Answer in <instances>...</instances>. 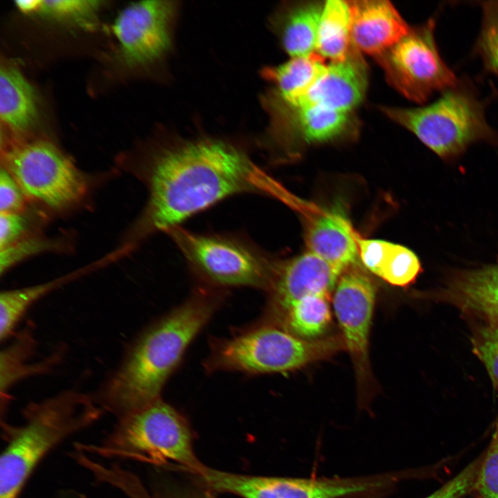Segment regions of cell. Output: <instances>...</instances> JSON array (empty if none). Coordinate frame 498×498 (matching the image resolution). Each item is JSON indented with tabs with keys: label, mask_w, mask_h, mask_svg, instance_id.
Listing matches in <instances>:
<instances>
[{
	"label": "cell",
	"mask_w": 498,
	"mask_h": 498,
	"mask_svg": "<svg viewBox=\"0 0 498 498\" xmlns=\"http://www.w3.org/2000/svg\"><path fill=\"white\" fill-rule=\"evenodd\" d=\"M272 180L242 150L216 139L182 142L161 152L149 175L145 232H167L233 194H271Z\"/></svg>",
	"instance_id": "1"
},
{
	"label": "cell",
	"mask_w": 498,
	"mask_h": 498,
	"mask_svg": "<svg viewBox=\"0 0 498 498\" xmlns=\"http://www.w3.org/2000/svg\"><path fill=\"white\" fill-rule=\"evenodd\" d=\"M216 305L214 296L199 291L145 331L103 387L102 409L120 418L160 399L165 382Z\"/></svg>",
	"instance_id": "2"
},
{
	"label": "cell",
	"mask_w": 498,
	"mask_h": 498,
	"mask_svg": "<svg viewBox=\"0 0 498 498\" xmlns=\"http://www.w3.org/2000/svg\"><path fill=\"white\" fill-rule=\"evenodd\" d=\"M89 395L67 390L23 410L20 425L5 423L0 459V498H17L43 458L55 447L98 421L104 411Z\"/></svg>",
	"instance_id": "3"
},
{
	"label": "cell",
	"mask_w": 498,
	"mask_h": 498,
	"mask_svg": "<svg viewBox=\"0 0 498 498\" xmlns=\"http://www.w3.org/2000/svg\"><path fill=\"white\" fill-rule=\"evenodd\" d=\"M380 110L445 160L458 157L477 142L498 145V133L488 123L481 102L459 84L428 105Z\"/></svg>",
	"instance_id": "4"
},
{
	"label": "cell",
	"mask_w": 498,
	"mask_h": 498,
	"mask_svg": "<svg viewBox=\"0 0 498 498\" xmlns=\"http://www.w3.org/2000/svg\"><path fill=\"white\" fill-rule=\"evenodd\" d=\"M345 349L342 335L304 340L268 323L217 342L208 366L248 374L286 372Z\"/></svg>",
	"instance_id": "5"
},
{
	"label": "cell",
	"mask_w": 498,
	"mask_h": 498,
	"mask_svg": "<svg viewBox=\"0 0 498 498\" xmlns=\"http://www.w3.org/2000/svg\"><path fill=\"white\" fill-rule=\"evenodd\" d=\"M92 449L109 457L155 463L173 461L196 472L203 466L194 454L187 421L160 398L119 418L109 435Z\"/></svg>",
	"instance_id": "6"
},
{
	"label": "cell",
	"mask_w": 498,
	"mask_h": 498,
	"mask_svg": "<svg viewBox=\"0 0 498 498\" xmlns=\"http://www.w3.org/2000/svg\"><path fill=\"white\" fill-rule=\"evenodd\" d=\"M1 160L26 199L62 209L77 203L86 193L81 172L50 142L16 144L4 151Z\"/></svg>",
	"instance_id": "7"
},
{
	"label": "cell",
	"mask_w": 498,
	"mask_h": 498,
	"mask_svg": "<svg viewBox=\"0 0 498 498\" xmlns=\"http://www.w3.org/2000/svg\"><path fill=\"white\" fill-rule=\"evenodd\" d=\"M167 232L192 267L212 283L270 287L277 267L248 244L231 238L191 232L178 226Z\"/></svg>",
	"instance_id": "8"
},
{
	"label": "cell",
	"mask_w": 498,
	"mask_h": 498,
	"mask_svg": "<svg viewBox=\"0 0 498 498\" xmlns=\"http://www.w3.org/2000/svg\"><path fill=\"white\" fill-rule=\"evenodd\" d=\"M433 19L411 28L396 44L374 57L388 83L409 100L425 102L436 92L459 82L442 59L434 37Z\"/></svg>",
	"instance_id": "9"
},
{
	"label": "cell",
	"mask_w": 498,
	"mask_h": 498,
	"mask_svg": "<svg viewBox=\"0 0 498 498\" xmlns=\"http://www.w3.org/2000/svg\"><path fill=\"white\" fill-rule=\"evenodd\" d=\"M197 473L210 489L242 498H338L381 489L394 481L392 474L301 479L239 474L205 466Z\"/></svg>",
	"instance_id": "10"
},
{
	"label": "cell",
	"mask_w": 498,
	"mask_h": 498,
	"mask_svg": "<svg viewBox=\"0 0 498 498\" xmlns=\"http://www.w3.org/2000/svg\"><path fill=\"white\" fill-rule=\"evenodd\" d=\"M376 288L358 269L344 271L333 297L335 316L346 349L351 358L359 403L366 405L376 391L369 353V334L375 306Z\"/></svg>",
	"instance_id": "11"
},
{
	"label": "cell",
	"mask_w": 498,
	"mask_h": 498,
	"mask_svg": "<svg viewBox=\"0 0 498 498\" xmlns=\"http://www.w3.org/2000/svg\"><path fill=\"white\" fill-rule=\"evenodd\" d=\"M176 8L171 1H141L120 12L112 30L128 63L145 64L165 55L171 46Z\"/></svg>",
	"instance_id": "12"
},
{
	"label": "cell",
	"mask_w": 498,
	"mask_h": 498,
	"mask_svg": "<svg viewBox=\"0 0 498 498\" xmlns=\"http://www.w3.org/2000/svg\"><path fill=\"white\" fill-rule=\"evenodd\" d=\"M274 134L279 140L317 144L354 133L357 122L352 112L308 104H291L270 93L266 100Z\"/></svg>",
	"instance_id": "13"
},
{
	"label": "cell",
	"mask_w": 498,
	"mask_h": 498,
	"mask_svg": "<svg viewBox=\"0 0 498 498\" xmlns=\"http://www.w3.org/2000/svg\"><path fill=\"white\" fill-rule=\"evenodd\" d=\"M342 273L309 251L277 266L268 289V323L275 324L294 302L306 295H329Z\"/></svg>",
	"instance_id": "14"
},
{
	"label": "cell",
	"mask_w": 498,
	"mask_h": 498,
	"mask_svg": "<svg viewBox=\"0 0 498 498\" xmlns=\"http://www.w3.org/2000/svg\"><path fill=\"white\" fill-rule=\"evenodd\" d=\"M423 295L452 305L474 320L498 321V260L477 268L450 271L437 288Z\"/></svg>",
	"instance_id": "15"
},
{
	"label": "cell",
	"mask_w": 498,
	"mask_h": 498,
	"mask_svg": "<svg viewBox=\"0 0 498 498\" xmlns=\"http://www.w3.org/2000/svg\"><path fill=\"white\" fill-rule=\"evenodd\" d=\"M368 80L367 63L362 53L352 43L344 59L327 64L309 90L289 103L308 104L338 111L352 112L363 100Z\"/></svg>",
	"instance_id": "16"
},
{
	"label": "cell",
	"mask_w": 498,
	"mask_h": 498,
	"mask_svg": "<svg viewBox=\"0 0 498 498\" xmlns=\"http://www.w3.org/2000/svg\"><path fill=\"white\" fill-rule=\"evenodd\" d=\"M348 2L351 42L362 53L377 57L400 41L411 28L389 1Z\"/></svg>",
	"instance_id": "17"
},
{
	"label": "cell",
	"mask_w": 498,
	"mask_h": 498,
	"mask_svg": "<svg viewBox=\"0 0 498 498\" xmlns=\"http://www.w3.org/2000/svg\"><path fill=\"white\" fill-rule=\"evenodd\" d=\"M306 242L309 252L343 273L356 262L358 255V239L351 226L337 210L321 214L310 223Z\"/></svg>",
	"instance_id": "18"
},
{
	"label": "cell",
	"mask_w": 498,
	"mask_h": 498,
	"mask_svg": "<svg viewBox=\"0 0 498 498\" xmlns=\"http://www.w3.org/2000/svg\"><path fill=\"white\" fill-rule=\"evenodd\" d=\"M324 3L301 1L283 6L271 23L284 50L290 57L315 53Z\"/></svg>",
	"instance_id": "19"
},
{
	"label": "cell",
	"mask_w": 498,
	"mask_h": 498,
	"mask_svg": "<svg viewBox=\"0 0 498 498\" xmlns=\"http://www.w3.org/2000/svg\"><path fill=\"white\" fill-rule=\"evenodd\" d=\"M37 116L34 90L17 69L1 66L0 71V117L10 129L24 131Z\"/></svg>",
	"instance_id": "20"
},
{
	"label": "cell",
	"mask_w": 498,
	"mask_h": 498,
	"mask_svg": "<svg viewBox=\"0 0 498 498\" xmlns=\"http://www.w3.org/2000/svg\"><path fill=\"white\" fill-rule=\"evenodd\" d=\"M325 59L315 52L307 56L290 57L288 62L266 67L263 76L275 86L272 93L291 102L304 95L324 71Z\"/></svg>",
	"instance_id": "21"
},
{
	"label": "cell",
	"mask_w": 498,
	"mask_h": 498,
	"mask_svg": "<svg viewBox=\"0 0 498 498\" xmlns=\"http://www.w3.org/2000/svg\"><path fill=\"white\" fill-rule=\"evenodd\" d=\"M351 24L348 1H326L319 24L315 52L331 62L344 59L352 45Z\"/></svg>",
	"instance_id": "22"
},
{
	"label": "cell",
	"mask_w": 498,
	"mask_h": 498,
	"mask_svg": "<svg viewBox=\"0 0 498 498\" xmlns=\"http://www.w3.org/2000/svg\"><path fill=\"white\" fill-rule=\"evenodd\" d=\"M331 322L329 295L312 294L294 302L273 325L304 340H316Z\"/></svg>",
	"instance_id": "23"
},
{
	"label": "cell",
	"mask_w": 498,
	"mask_h": 498,
	"mask_svg": "<svg viewBox=\"0 0 498 498\" xmlns=\"http://www.w3.org/2000/svg\"><path fill=\"white\" fill-rule=\"evenodd\" d=\"M34 349L35 342L32 333L27 329L21 333L11 344L1 351L0 358L1 395L6 396L8 389L17 381L28 376L48 370L57 361L55 356L38 363H26Z\"/></svg>",
	"instance_id": "24"
},
{
	"label": "cell",
	"mask_w": 498,
	"mask_h": 498,
	"mask_svg": "<svg viewBox=\"0 0 498 498\" xmlns=\"http://www.w3.org/2000/svg\"><path fill=\"white\" fill-rule=\"evenodd\" d=\"M421 272L417 255L408 248L393 243L380 277L392 285L405 287L414 283Z\"/></svg>",
	"instance_id": "25"
},
{
	"label": "cell",
	"mask_w": 498,
	"mask_h": 498,
	"mask_svg": "<svg viewBox=\"0 0 498 498\" xmlns=\"http://www.w3.org/2000/svg\"><path fill=\"white\" fill-rule=\"evenodd\" d=\"M472 351L485 366L498 391V321L474 320Z\"/></svg>",
	"instance_id": "26"
},
{
	"label": "cell",
	"mask_w": 498,
	"mask_h": 498,
	"mask_svg": "<svg viewBox=\"0 0 498 498\" xmlns=\"http://www.w3.org/2000/svg\"><path fill=\"white\" fill-rule=\"evenodd\" d=\"M482 24L476 52L487 70L498 76V1L481 3Z\"/></svg>",
	"instance_id": "27"
},
{
	"label": "cell",
	"mask_w": 498,
	"mask_h": 498,
	"mask_svg": "<svg viewBox=\"0 0 498 498\" xmlns=\"http://www.w3.org/2000/svg\"><path fill=\"white\" fill-rule=\"evenodd\" d=\"M99 1H42L39 12L60 20L72 21L80 25L92 23L98 10Z\"/></svg>",
	"instance_id": "28"
},
{
	"label": "cell",
	"mask_w": 498,
	"mask_h": 498,
	"mask_svg": "<svg viewBox=\"0 0 498 498\" xmlns=\"http://www.w3.org/2000/svg\"><path fill=\"white\" fill-rule=\"evenodd\" d=\"M474 491L481 498H498V414L490 443L482 453Z\"/></svg>",
	"instance_id": "29"
},
{
	"label": "cell",
	"mask_w": 498,
	"mask_h": 498,
	"mask_svg": "<svg viewBox=\"0 0 498 498\" xmlns=\"http://www.w3.org/2000/svg\"><path fill=\"white\" fill-rule=\"evenodd\" d=\"M480 465L477 457L425 498H462L474 491Z\"/></svg>",
	"instance_id": "30"
},
{
	"label": "cell",
	"mask_w": 498,
	"mask_h": 498,
	"mask_svg": "<svg viewBox=\"0 0 498 498\" xmlns=\"http://www.w3.org/2000/svg\"><path fill=\"white\" fill-rule=\"evenodd\" d=\"M49 242L37 238L19 239L0 249V271L2 275L26 257L50 248Z\"/></svg>",
	"instance_id": "31"
},
{
	"label": "cell",
	"mask_w": 498,
	"mask_h": 498,
	"mask_svg": "<svg viewBox=\"0 0 498 498\" xmlns=\"http://www.w3.org/2000/svg\"><path fill=\"white\" fill-rule=\"evenodd\" d=\"M392 244L380 239H358V254L364 266L380 277Z\"/></svg>",
	"instance_id": "32"
},
{
	"label": "cell",
	"mask_w": 498,
	"mask_h": 498,
	"mask_svg": "<svg viewBox=\"0 0 498 498\" xmlns=\"http://www.w3.org/2000/svg\"><path fill=\"white\" fill-rule=\"evenodd\" d=\"M26 199L21 189L3 167L0 172V212L22 213Z\"/></svg>",
	"instance_id": "33"
},
{
	"label": "cell",
	"mask_w": 498,
	"mask_h": 498,
	"mask_svg": "<svg viewBox=\"0 0 498 498\" xmlns=\"http://www.w3.org/2000/svg\"><path fill=\"white\" fill-rule=\"evenodd\" d=\"M26 227L21 213L0 212V249L21 239Z\"/></svg>",
	"instance_id": "34"
},
{
	"label": "cell",
	"mask_w": 498,
	"mask_h": 498,
	"mask_svg": "<svg viewBox=\"0 0 498 498\" xmlns=\"http://www.w3.org/2000/svg\"><path fill=\"white\" fill-rule=\"evenodd\" d=\"M15 4L17 8L21 12L26 13H30L33 12H39L42 4V1H16Z\"/></svg>",
	"instance_id": "35"
},
{
	"label": "cell",
	"mask_w": 498,
	"mask_h": 498,
	"mask_svg": "<svg viewBox=\"0 0 498 498\" xmlns=\"http://www.w3.org/2000/svg\"><path fill=\"white\" fill-rule=\"evenodd\" d=\"M477 498H481V497L480 496H479V495H478V497H477Z\"/></svg>",
	"instance_id": "36"
},
{
	"label": "cell",
	"mask_w": 498,
	"mask_h": 498,
	"mask_svg": "<svg viewBox=\"0 0 498 498\" xmlns=\"http://www.w3.org/2000/svg\"><path fill=\"white\" fill-rule=\"evenodd\" d=\"M369 498H372V497H369Z\"/></svg>",
	"instance_id": "37"
},
{
	"label": "cell",
	"mask_w": 498,
	"mask_h": 498,
	"mask_svg": "<svg viewBox=\"0 0 498 498\" xmlns=\"http://www.w3.org/2000/svg\"><path fill=\"white\" fill-rule=\"evenodd\" d=\"M59 498H61V497H59Z\"/></svg>",
	"instance_id": "38"
}]
</instances>
